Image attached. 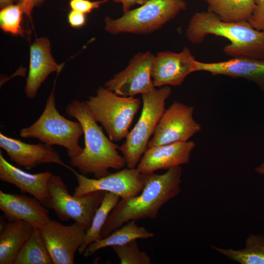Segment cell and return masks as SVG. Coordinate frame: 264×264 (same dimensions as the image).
<instances>
[{
    "instance_id": "obj_1",
    "label": "cell",
    "mask_w": 264,
    "mask_h": 264,
    "mask_svg": "<svg viewBox=\"0 0 264 264\" xmlns=\"http://www.w3.org/2000/svg\"><path fill=\"white\" fill-rule=\"evenodd\" d=\"M182 168H171L163 174H145L143 189L138 195L119 200L101 230V238L109 236L126 222L144 219H156L159 210L180 192Z\"/></svg>"
},
{
    "instance_id": "obj_2",
    "label": "cell",
    "mask_w": 264,
    "mask_h": 264,
    "mask_svg": "<svg viewBox=\"0 0 264 264\" xmlns=\"http://www.w3.org/2000/svg\"><path fill=\"white\" fill-rule=\"evenodd\" d=\"M67 115L82 125L85 147L78 155L70 158V164L82 174H93L95 178L109 175L110 169L119 170L126 165L125 159L113 143L103 132L94 119L85 101H72L66 107Z\"/></svg>"
},
{
    "instance_id": "obj_3",
    "label": "cell",
    "mask_w": 264,
    "mask_h": 264,
    "mask_svg": "<svg viewBox=\"0 0 264 264\" xmlns=\"http://www.w3.org/2000/svg\"><path fill=\"white\" fill-rule=\"evenodd\" d=\"M185 34L190 43L196 44L209 35L227 39L230 44L223 51L231 58L264 59V31L255 29L248 21L226 22L208 10L198 12L191 18Z\"/></svg>"
},
{
    "instance_id": "obj_4",
    "label": "cell",
    "mask_w": 264,
    "mask_h": 264,
    "mask_svg": "<svg viewBox=\"0 0 264 264\" xmlns=\"http://www.w3.org/2000/svg\"><path fill=\"white\" fill-rule=\"evenodd\" d=\"M55 82L42 114L31 125L21 129L20 136L22 138H37L50 146H62L71 158L83 151L84 148L79 144V140L84 134V130L78 121L66 119L57 110L55 98Z\"/></svg>"
},
{
    "instance_id": "obj_5",
    "label": "cell",
    "mask_w": 264,
    "mask_h": 264,
    "mask_svg": "<svg viewBox=\"0 0 264 264\" xmlns=\"http://www.w3.org/2000/svg\"><path fill=\"white\" fill-rule=\"evenodd\" d=\"M186 7L184 0H149L117 19L106 17L104 28L113 35L152 33L161 28Z\"/></svg>"
},
{
    "instance_id": "obj_6",
    "label": "cell",
    "mask_w": 264,
    "mask_h": 264,
    "mask_svg": "<svg viewBox=\"0 0 264 264\" xmlns=\"http://www.w3.org/2000/svg\"><path fill=\"white\" fill-rule=\"evenodd\" d=\"M172 93L169 86L143 93V107L140 116L129 132L125 142L119 147L127 168H135L148 149L150 137L165 110V102Z\"/></svg>"
},
{
    "instance_id": "obj_7",
    "label": "cell",
    "mask_w": 264,
    "mask_h": 264,
    "mask_svg": "<svg viewBox=\"0 0 264 264\" xmlns=\"http://www.w3.org/2000/svg\"><path fill=\"white\" fill-rule=\"evenodd\" d=\"M85 102L94 119L102 125L112 141L126 137L141 105L139 98L118 95L102 86L95 95Z\"/></svg>"
},
{
    "instance_id": "obj_8",
    "label": "cell",
    "mask_w": 264,
    "mask_h": 264,
    "mask_svg": "<svg viewBox=\"0 0 264 264\" xmlns=\"http://www.w3.org/2000/svg\"><path fill=\"white\" fill-rule=\"evenodd\" d=\"M50 196L48 209H53L62 221L73 220L87 231L106 192L96 191L81 196L71 195L62 177L53 175L48 182Z\"/></svg>"
},
{
    "instance_id": "obj_9",
    "label": "cell",
    "mask_w": 264,
    "mask_h": 264,
    "mask_svg": "<svg viewBox=\"0 0 264 264\" xmlns=\"http://www.w3.org/2000/svg\"><path fill=\"white\" fill-rule=\"evenodd\" d=\"M194 108L175 101L164 112L148 144V148L186 142L199 132L201 126L193 117Z\"/></svg>"
},
{
    "instance_id": "obj_10",
    "label": "cell",
    "mask_w": 264,
    "mask_h": 264,
    "mask_svg": "<svg viewBox=\"0 0 264 264\" xmlns=\"http://www.w3.org/2000/svg\"><path fill=\"white\" fill-rule=\"evenodd\" d=\"M72 172L78 183L73 194L76 196L103 191L116 195L121 199H127L139 194L145 183V174L136 168L123 169L99 178H88L74 169Z\"/></svg>"
},
{
    "instance_id": "obj_11",
    "label": "cell",
    "mask_w": 264,
    "mask_h": 264,
    "mask_svg": "<svg viewBox=\"0 0 264 264\" xmlns=\"http://www.w3.org/2000/svg\"><path fill=\"white\" fill-rule=\"evenodd\" d=\"M154 58L149 51L137 53L124 69L106 81L105 88L122 96L150 91L154 88L152 77Z\"/></svg>"
},
{
    "instance_id": "obj_12",
    "label": "cell",
    "mask_w": 264,
    "mask_h": 264,
    "mask_svg": "<svg viewBox=\"0 0 264 264\" xmlns=\"http://www.w3.org/2000/svg\"><path fill=\"white\" fill-rule=\"evenodd\" d=\"M39 229L53 264H73L87 230L75 221L71 225H65L51 220Z\"/></svg>"
},
{
    "instance_id": "obj_13",
    "label": "cell",
    "mask_w": 264,
    "mask_h": 264,
    "mask_svg": "<svg viewBox=\"0 0 264 264\" xmlns=\"http://www.w3.org/2000/svg\"><path fill=\"white\" fill-rule=\"evenodd\" d=\"M196 60L187 47L178 53L158 52L155 56L152 71L154 88L180 86L188 75L196 72Z\"/></svg>"
},
{
    "instance_id": "obj_14",
    "label": "cell",
    "mask_w": 264,
    "mask_h": 264,
    "mask_svg": "<svg viewBox=\"0 0 264 264\" xmlns=\"http://www.w3.org/2000/svg\"><path fill=\"white\" fill-rule=\"evenodd\" d=\"M0 147L5 151L11 161L27 170L45 163L57 164L71 171L73 169L64 162L52 146L42 142L35 144L26 143L9 137L0 132Z\"/></svg>"
},
{
    "instance_id": "obj_15",
    "label": "cell",
    "mask_w": 264,
    "mask_h": 264,
    "mask_svg": "<svg viewBox=\"0 0 264 264\" xmlns=\"http://www.w3.org/2000/svg\"><path fill=\"white\" fill-rule=\"evenodd\" d=\"M29 71L24 93L28 98L34 99L42 83L53 72L59 74L64 64H58L51 52V45L47 37L36 38L30 46Z\"/></svg>"
},
{
    "instance_id": "obj_16",
    "label": "cell",
    "mask_w": 264,
    "mask_h": 264,
    "mask_svg": "<svg viewBox=\"0 0 264 264\" xmlns=\"http://www.w3.org/2000/svg\"><path fill=\"white\" fill-rule=\"evenodd\" d=\"M196 147L194 141L178 142L152 147L147 149L136 168L142 174L158 170H169L190 161L191 153Z\"/></svg>"
},
{
    "instance_id": "obj_17",
    "label": "cell",
    "mask_w": 264,
    "mask_h": 264,
    "mask_svg": "<svg viewBox=\"0 0 264 264\" xmlns=\"http://www.w3.org/2000/svg\"><path fill=\"white\" fill-rule=\"evenodd\" d=\"M196 71H205L213 76L224 75L245 79L264 91V59L241 57L217 62L195 61Z\"/></svg>"
},
{
    "instance_id": "obj_18",
    "label": "cell",
    "mask_w": 264,
    "mask_h": 264,
    "mask_svg": "<svg viewBox=\"0 0 264 264\" xmlns=\"http://www.w3.org/2000/svg\"><path fill=\"white\" fill-rule=\"evenodd\" d=\"M0 209L8 221L22 220L41 228L51 220L48 208L34 197L0 190Z\"/></svg>"
},
{
    "instance_id": "obj_19",
    "label": "cell",
    "mask_w": 264,
    "mask_h": 264,
    "mask_svg": "<svg viewBox=\"0 0 264 264\" xmlns=\"http://www.w3.org/2000/svg\"><path fill=\"white\" fill-rule=\"evenodd\" d=\"M53 175L50 171L27 173L10 164L0 151V180L14 185L22 193H28L48 209L50 196L48 182Z\"/></svg>"
},
{
    "instance_id": "obj_20",
    "label": "cell",
    "mask_w": 264,
    "mask_h": 264,
    "mask_svg": "<svg viewBox=\"0 0 264 264\" xmlns=\"http://www.w3.org/2000/svg\"><path fill=\"white\" fill-rule=\"evenodd\" d=\"M0 217V264H13L31 235L34 226L22 220H4Z\"/></svg>"
},
{
    "instance_id": "obj_21",
    "label": "cell",
    "mask_w": 264,
    "mask_h": 264,
    "mask_svg": "<svg viewBox=\"0 0 264 264\" xmlns=\"http://www.w3.org/2000/svg\"><path fill=\"white\" fill-rule=\"evenodd\" d=\"M135 221L130 220L107 237L90 244L83 253L84 257H89L103 248L121 245L133 240L150 239L154 236L145 227L139 226Z\"/></svg>"
},
{
    "instance_id": "obj_22",
    "label": "cell",
    "mask_w": 264,
    "mask_h": 264,
    "mask_svg": "<svg viewBox=\"0 0 264 264\" xmlns=\"http://www.w3.org/2000/svg\"><path fill=\"white\" fill-rule=\"evenodd\" d=\"M208 11L226 22L248 21L255 6V0H204Z\"/></svg>"
},
{
    "instance_id": "obj_23",
    "label": "cell",
    "mask_w": 264,
    "mask_h": 264,
    "mask_svg": "<svg viewBox=\"0 0 264 264\" xmlns=\"http://www.w3.org/2000/svg\"><path fill=\"white\" fill-rule=\"evenodd\" d=\"M212 248L229 260L241 264H264V235H249L244 247L241 249H224L216 246H212Z\"/></svg>"
},
{
    "instance_id": "obj_24",
    "label": "cell",
    "mask_w": 264,
    "mask_h": 264,
    "mask_svg": "<svg viewBox=\"0 0 264 264\" xmlns=\"http://www.w3.org/2000/svg\"><path fill=\"white\" fill-rule=\"evenodd\" d=\"M13 264H53L39 228L34 227Z\"/></svg>"
},
{
    "instance_id": "obj_25",
    "label": "cell",
    "mask_w": 264,
    "mask_h": 264,
    "mask_svg": "<svg viewBox=\"0 0 264 264\" xmlns=\"http://www.w3.org/2000/svg\"><path fill=\"white\" fill-rule=\"evenodd\" d=\"M120 197L113 193L106 192L104 198L96 211L89 228L86 233L84 242L78 252L83 255L87 247L101 238L100 233L112 210L120 200Z\"/></svg>"
},
{
    "instance_id": "obj_26",
    "label": "cell",
    "mask_w": 264,
    "mask_h": 264,
    "mask_svg": "<svg viewBox=\"0 0 264 264\" xmlns=\"http://www.w3.org/2000/svg\"><path fill=\"white\" fill-rule=\"evenodd\" d=\"M23 11L18 4L12 3L0 9V27L6 33L24 37L22 26Z\"/></svg>"
},
{
    "instance_id": "obj_27",
    "label": "cell",
    "mask_w": 264,
    "mask_h": 264,
    "mask_svg": "<svg viewBox=\"0 0 264 264\" xmlns=\"http://www.w3.org/2000/svg\"><path fill=\"white\" fill-rule=\"evenodd\" d=\"M121 264H151V258L145 251L139 250L136 240L126 244L111 247Z\"/></svg>"
},
{
    "instance_id": "obj_28",
    "label": "cell",
    "mask_w": 264,
    "mask_h": 264,
    "mask_svg": "<svg viewBox=\"0 0 264 264\" xmlns=\"http://www.w3.org/2000/svg\"><path fill=\"white\" fill-rule=\"evenodd\" d=\"M255 29L264 31V0H255V6L248 21Z\"/></svg>"
},
{
    "instance_id": "obj_29",
    "label": "cell",
    "mask_w": 264,
    "mask_h": 264,
    "mask_svg": "<svg viewBox=\"0 0 264 264\" xmlns=\"http://www.w3.org/2000/svg\"><path fill=\"white\" fill-rule=\"evenodd\" d=\"M108 1V0H100L97 1H91L90 0H69L68 3L71 10L87 14L90 13L93 10L98 8L100 5Z\"/></svg>"
},
{
    "instance_id": "obj_30",
    "label": "cell",
    "mask_w": 264,
    "mask_h": 264,
    "mask_svg": "<svg viewBox=\"0 0 264 264\" xmlns=\"http://www.w3.org/2000/svg\"><path fill=\"white\" fill-rule=\"evenodd\" d=\"M45 0H14L15 3L19 4L22 8L24 14L31 19V14L35 7L39 6Z\"/></svg>"
},
{
    "instance_id": "obj_31",
    "label": "cell",
    "mask_w": 264,
    "mask_h": 264,
    "mask_svg": "<svg viewBox=\"0 0 264 264\" xmlns=\"http://www.w3.org/2000/svg\"><path fill=\"white\" fill-rule=\"evenodd\" d=\"M67 21L69 24L73 28L81 27L86 23V14L77 11L71 10L67 15Z\"/></svg>"
},
{
    "instance_id": "obj_32",
    "label": "cell",
    "mask_w": 264,
    "mask_h": 264,
    "mask_svg": "<svg viewBox=\"0 0 264 264\" xmlns=\"http://www.w3.org/2000/svg\"><path fill=\"white\" fill-rule=\"evenodd\" d=\"M114 2L120 3L122 5L123 13L131 9L134 5L137 4L138 0H111Z\"/></svg>"
},
{
    "instance_id": "obj_33",
    "label": "cell",
    "mask_w": 264,
    "mask_h": 264,
    "mask_svg": "<svg viewBox=\"0 0 264 264\" xmlns=\"http://www.w3.org/2000/svg\"><path fill=\"white\" fill-rule=\"evenodd\" d=\"M14 3V0H0V8Z\"/></svg>"
},
{
    "instance_id": "obj_34",
    "label": "cell",
    "mask_w": 264,
    "mask_h": 264,
    "mask_svg": "<svg viewBox=\"0 0 264 264\" xmlns=\"http://www.w3.org/2000/svg\"><path fill=\"white\" fill-rule=\"evenodd\" d=\"M255 171L260 174L264 175V162L261 163L258 167H256Z\"/></svg>"
},
{
    "instance_id": "obj_35",
    "label": "cell",
    "mask_w": 264,
    "mask_h": 264,
    "mask_svg": "<svg viewBox=\"0 0 264 264\" xmlns=\"http://www.w3.org/2000/svg\"><path fill=\"white\" fill-rule=\"evenodd\" d=\"M148 0H138L137 2V4H138L139 5H142Z\"/></svg>"
},
{
    "instance_id": "obj_36",
    "label": "cell",
    "mask_w": 264,
    "mask_h": 264,
    "mask_svg": "<svg viewBox=\"0 0 264 264\" xmlns=\"http://www.w3.org/2000/svg\"></svg>"
}]
</instances>
